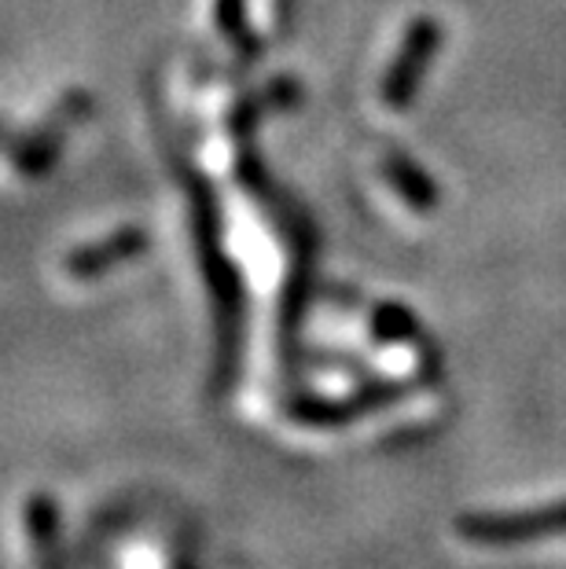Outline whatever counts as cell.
Instances as JSON below:
<instances>
[{
  "label": "cell",
  "instance_id": "obj_4",
  "mask_svg": "<svg viewBox=\"0 0 566 569\" xmlns=\"http://www.w3.org/2000/svg\"><path fill=\"white\" fill-rule=\"evenodd\" d=\"M63 140L48 137L33 122L8 126L0 122V188L30 191L52 177Z\"/></svg>",
  "mask_w": 566,
  "mask_h": 569
},
{
  "label": "cell",
  "instance_id": "obj_8",
  "mask_svg": "<svg viewBox=\"0 0 566 569\" xmlns=\"http://www.w3.org/2000/svg\"><path fill=\"white\" fill-rule=\"evenodd\" d=\"M371 331H376L379 342H401V338L413 331V320H408L405 309L397 306H379L376 317H371Z\"/></svg>",
  "mask_w": 566,
  "mask_h": 569
},
{
  "label": "cell",
  "instance_id": "obj_1",
  "mask_svg": "<svg viewBox=\"0 0 566 569\" xmlns=\"http://www.w3.org/2000/svg\"><path fill=\"white\" fill-rule=\"evenodd\" d=\"M177 232L180 247L188 253V264L214 309L218 327V386L232 379L236 368V335H239V272L225 253L218 202L210 196V184L202 177H188L177 188Z\"/></svg>",
  "mask_w": 566,
  "mask_h": 569
},
{
  "label": "cell",
  "instance_id": "obj_5",
  "mask_svg": "<svg viewBox=\"0 0 566 569\" xmlns=\"http://www.w3.org/2000/svg\"><path fill=\"white\" fill-rule=\"evenodd\" d=\"M199 30L214 52L232 70H244L258 59V30L250 16V0H199Z\"/></svg>",
  "mask_w": 566,
  "mask_h": 569
},
{
  "label": "cell",
  "instance_id": "obj_3",
  "mask_svg": "<svg viewBox=\"0 0 566 569\" xmlns=\"http://www.w3.org/2000/svg\"><path fill=\"white\" fill-rule=\"evenodd\" d=\"M148 247H151L148 228L118 224V228H111V232L92 236V239H86V243L63 250L56 272L67 287H92L96 280H103V276H111L118 269H126V264L140 261L143 253H148Z\"/></svg>",
  "mask_w": 566,
  "mask_h": 569
},
{
  "label": "cell",
  "instance_id": "obj_6",
  "mask_svg": "<svg viewBox=\"0 0 566 569\" xmlns=\"http://www.w3.org/2000/svg\"><path fill=\"white\" fill-rule=\"evenodd\" d=\"M379 177L387 180V188L401 199L413 213H430L438 206V188L416 162H408L405 154H383Z\"/></svg>",
  "mask_w": 566,
  "mask_h": 569
},
{
  "label": "cell",
  "instance_id": "obj_2",
  "mask_svg": "<svg viewBox=\"0 0 566 569\" xmlns=\"http://www.w3.org/2000/svg\"><path fill=\"white\" fill-rule=\"evenodd\" d=\"M441 48V27L430 16H416L405 27L401 41H397V52L390 56V63L383 67L379 78V107L387 114H405L413 107L419 84H424L430 63H435Z\"/></svg>",
  "mask_w": 566,
  "mask_h": 569
},
{
  "label": "cell",
  "instance_id": "obj_7",
  "mask_svg": "<svg viewBox=\"0 0 566 569\" xmlns=\"http://www.w3.org/2000/svg\"><path fill=\"white\" fill-rule=\"evenodd\" d=\"M92 114V96L86 89H59L41 103V111L30 118L33 126L44 129L48 137L63 140L67 132H75Z\"/></svg>",
  "mask_w": 566,
  "mask_h": 569
}]
</instances>
